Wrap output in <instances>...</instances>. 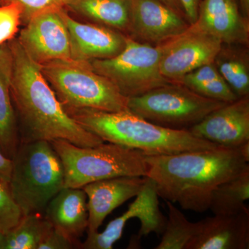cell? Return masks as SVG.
<instances>
[{
	"label": "cell",
	"mask_w": 249,
	"mask_h": 249,
	"mask_svg": "<svg viewBox=\"0 0 249 249\" xmlns=\"http://www.w3.org/2000/svg\"><path fill=\"white\" fill-rule=\"evenodd\" d=\"M147 173L160 197L181 209L203 213L221 183L235 178L249 160V142L172 155L145 156Z\"/></svg>",
	"instance_id": "6da1fadb"
},
{
	"label": "cell",
	"mask_w": 249,
	"mask_h": 249,
	"mask_svg": "<svg viewBox=\"0 0 249 249\" xmlns=\"http://www.w3.org/2000/svg\"><path fill=\"white\" fill-rule=\"evenodd\" d=\"M8 43L13 60L11 98L22 125L20 142L62 139L80 147L103 143L102 139L67 114L40 65L29 56L18 39Z\"/></svg>",
	"instance_id": "7a4b0ae2"
},
{
	"label": "cell",
	"mask_w": 249,
	"mask_h": 249,
	"mask_svg": "<svg viewBox=\"0 0 249 249\" xmlns=\"http://www.w3.org/2000/svg\"><path fill=\"white\" fill-rule=\"evenodd\" d=\"M64 108L73 120L103 142L139 150L145 156L172 155L219 146L196 138L189 131L152 124L129 110Z\"/></svg>",
	"instance_id": "3957f363"
},
{
	"label": "cell",
	"mask_w": 249,
	"mask_h": 249,
	"mask_svg": "<svg viewBox=\"0 0 249 249\" xmlns=\"http://www.w3.org/2000/svg\"><path fill=\"white\" fill-rule=\"evenodd\" d=\"M11 160L10 191L23 215L44 214L64 188L65 172L58 154L47 141L20 142Z\"/></svg>",
	"instance_id": "277c9868"
},
{
	"label": "cell",
	"mask_w": 249,
	"mask_h": 249,
	"mask_svg": "<svg viewBox=\"0 0 249 249\" xmlns=\"http://www.w3.org/2000/svg\"><path fill=\"white\" fill-rule=\"evenodd\" d=\"M65 172L64 187L82 188L88 183L123 176L145 177V155L139 150L107 142L77 146L62 139L50 142Z\"/></svg>",
	"instance_id": "5b68a950"
},
{
	"label": "cell",
	"mask_w": 249,
	"mask_h": 249,
	"mask_svg": "<svg viewBox=\"0 0 249 249\" xmlns=\"http://www.w3.org/2000/svg\"><path fill=\"white\" fill-rule=\"evenodd\" d=\"M41 71L65 108L106 111L128 110L127 100L90 62L55 60L40 65Z\"/></svg>",
	"instance_id": "8992f818"
},
{
	"label": "cell",
	"mask_w": 249,
	"mask_h": 249,
	"mask_svg": "<svg viewBox=\"0 0 249 249\" xmlns=\"http://www.w3.org/2000/svg\"><path fill=\"white\" fill-rule=\"evenodd\" d=\"M226 103L205 98L178 83H170L128 98V110L152 124L188 130Z\"/></svg>",
	"instance_id": "52a82bcc"
},
{
	"label": "cell",
	"mask_w": 249,
	"mask_h": 249,
	"mask_svg": "<svg viewBox=\"0 0 249 249\" xmlns=\"http://www.w3.org/2000/svg\"><path fill=\"white\" fill-rule=\"evenodd\" d=\"M160 46L142 43L126 36L125 46L112 58L90 62L96 73L110 80L127 98L140 96L172 83L160 71Z\"/></svg>",
	"instance_id": "ba28073f"
},
{
	"label": "cell",
	"mask_w": 249,
	"mask_h": 249,
	"mask_svg": "<svg viewBox=\"0 0 249 249\" xmlns=\"http://www.w3.org/2000/svg\"><path fill=\"white\" fill-rule=\"evenodd\" d=\"M223 43L209 34L189 28L181 35L159 45L160 71L172 83L203 65L213 62Z\"/></svg>",
	"instance_id": "9c48e42d"
},
{
	"label": "cell",
	"mask_w": 249,
	"mask_h": 249,
	"mask_svg": "<svg viewBox=\"0 0 249 249\" xmlns=\"http://www.w3.org/2000/svg\"><path fill=\"white\" fill-rule=\"evenodd\" d=\"M26 53L39 65L72 60L70 34L58 10L34 16L18 38Z\"/></svg>",
	"instance_id": "30bf717a"
},
{
	"label": "cell",
	"mask_w": 249,
	"mask_h": 249,
	"mask_svg": "<svg viewBox=\"0 0 249 249\" xmlns=\"http://www.w3.org/2000/svg\"><path fill=\"white\" fill-rule=\"evenodd\" d=\"M191 24L160 0H131L129 37L157 46L181 35Z\"/></svg>",
	"instance_id": "8fae6325"
},
{
	"label": "cell",
	"mask_w": 249,
	"mask_h": 249,
	"mask_svg": "<svg viewBox=\"0 0 249 249\" xmlns=\"http://www.w3.org/2000/svg\"><path fill=\"white\" fill-rule=\"evenodd\" d=\"M188 131L196 138L222 147H238L249 142V96L211 111Z\"/></svg>",
	"instance_id": "7c38bea8"
},
{
	"label": "cell",
	"mask_w": 249,
	"mask_h": 249,
	"mask_svg": "<svg viewBox=\"0 0 249 249\" xmlns=\"http://www.w3.org/2000/svg\"><path fill=\"white\" fill-rule=\"evenodd\" d=\"M70 34L71 59L91 62L116 56L125 46L126 36L102 26L78 22L65 9H59Z\"/></svg>",
	"instance_id": "4fadbf2b"
},
{
	"label": "cell",
	"mask_w": 249,
	"mask_h": 249,
	"mask_svg": "<svg viewBox=\"0 0 249 249\" xmlns=\"http://www.w3.org/2000/svg\"><path fill=\"white\" fill-rule=\"evenodd\" d=\"M192 27L217 37L227 45H248L249 19L236 0H201Z\"/></svg>",
	"instance_id": "5bb4252c"
},
{
	"label": "cell",
	"mask_w": 249,
	"mask_h": 249,
	"mask_svg": "<svg viewBox=\"0 0 249 249\" xmlns=\"http://www.w3.org/2000/svg\"><path fill=\"white\" fill-rule=\"evenodd\" d=\"M145 177L123 176L88 183L82 188L88 198L87 232L98 231L105 219L116 208L142 191Z\"/></svg>",
	"instance_id": "9a60e30c"
},
{
	"label": "cell",
	"mask_w": 249,
	"mask_h": 249,
	"mask_svg": "<svg viewBox=\"0 0 249 249\" xmlns=\"http://www.w3.org/2000/svg\"><path fill=\"white\" fill-rule=\"evenodd\" d=\"M249 209L239 213L214 214L199 221L197 232L188 249H248Z\"/></svg>",
	"instance_id": "2e32d148"
},
{
	"label": "cell",
	"mask_w": 249,
	"mask_h": 249,
	"mask_svg": "<svg viewBox=\"0 0 249 249\" xmlns=\"http://www.w3.org/2000/svg\"><path fill=\"white\" fill-rule=\"evenodd\" d=\"M44 216L78 249L79 239L88 227V198L85 191L82 188L64 187L46 206Z\"/></svg>",
	"instance_id": "e0dca14e"
},
{
	"label": "cell",
	"mask_w": 249,
	"mask_h": 249,
	"mask_svg": "<svg viewBox=\"0 0 249 249\" xmlns=\"http://www.w3.org/2000/svg\"><path fill=\"white\" fill-rule=\"evenodd\" d=\"M12 70V54L6 42L0 45V150L11 160L20 142L11 98Z\"/></svg>",
	"instance_id": "ac0fdd59"
},
{
	"label": "cell",
	"mask_w": 249,
	"mask_h": 249,
	"mask_svg": "<svg viewBox=\"0 0 249 249\" xmlns=\"http://www.w3.org/2000/svg\"><path fill=\"white\" fill-rule=\"evenodd\" d=\"M239 45L223 44L214 63L236 96L242 98L249 95V58Z\"/></svg>",
	"instance_id": "d6986e66"
},
{
	"label": "cell",
	"mask_w": 249,
	"mask_h": 249,
	"mask_svg": "<svg viewBox=\"0 0 249 249\" xmlns=\"http://www.w3.org/2000/svg\"><path fill=\"white\" fill-rule=\"evenodd\" d=\"M178 83L201 96L221 102L231 103L239 98L221 76L214 62L190 72Z\"/></svg>",
	"instance_id": "ffe728a7"
},
{
	"label": "cell",
	"mask_w": 249,
	"mask_h": 249,
	"mask_svg": "<svg viewBox=\"0 0 249 249\" xmlns=\"http://www.w3.org/2000/svg\"><path fill=\"white\" fill-rule=\"evenodd\" d=\"M249 198V165L235 178L219 184L214 189L209 209L214 214L230 215L247 208Z\"/></svg>",
	"instance_id": "44dd1931"
},
{
	"label": "cell",
	"mask_w": 249,
	"mask_h": 249,
	"mask_svg": "<svg viewBox=\"0 0 249 249\" xmlns=\"http://www.w3.org/2000/svg\"><path fill=\"white\" fill-rule=\"evenodd\" d=\"M71 8L107 27L129 31L131 0H78Z\"/></svg>",
	"instance_id": "7402d4cb"
},
{
	"label": "cell",
	"mask_w": 249,
	"mask_h": 249,
	"mask_svg": "<svg viewBox=\"0 0 249 249\" xmlns=\"http://www.w3.org/2000/svg\"><path fill=\"white\" fill-rule=\"evenodd\" d=\"M52 224L42 213L23 215L4 236V249H37L52 230Z\"/></svg>",
	"instance_id": "603a6c76"
},
{
	"label": "cell",
	"mask_w": 249,
	"mask_h": 249,
	"mask_svg": "<svg viewBox=\"0 0 249 249\" xmlns=\"http://www.w3.org/2000/svg\"><path fill=\"white\" fill-rule=\"evenodd\" d=\"M168 208V218L162 232L161 240L155 249H188L194 238L199 222H192L175 204L166 201Z\"/></svg>",
	"instance_id": "cb8c5ba5"
},
{
	"label": "cell",
	"mask_w": 249,
	"mask_h": 249,
	"mask_svg": "<svg viewBox=\"0 0 249 249\" xmlns=\"http://www.w3.org/2000/svg\"><path fill=\"white\" fill-rule=\"evenodd\" d=\"M144 215L145 209L143 205L138 201H134L129 205L128 209L119 217L111 220L103 232H87L86 240L85 242H80L78 249H112L114 244L122 237L127 221L132 218H138L141 220Z\"/></svg>",
	"instance_id": "d4e9b609"
},
{
	"label": "cell",
	"mask_w": 249,
	"mask_h": 249,
	"mask_svg": "<svg viewBox=\"0 0 249 249\" xmlns=\"http://www.w3.org/2000/svg\"><path fill=\"white\" fill-rule=\"evenodd\" d=\"M22 211L11 196L9 183L0 179V232L6 234L20 220Z\"/></svg>",
	"instance_id": "484cf974"
},
{
	"label": "cell",
	"mask_w": 249,
	"mask_h": 249,
	"mask_svg": "<svg viewBox=\"0 0 249 249\" xmlns=\"http://www.w3.org/2000/svg\"><path fill=\"white\" fill-rule=\"evenodd\" d=\"M78 0H3L4 4L16 3L22 10V22L27 23L31 18L49 10L70 7Z\"/></svg>",
	"instance_id": "4316f807"
},
{
	"label": "cell",
	"mask_w": 249,
	"mask_h": 249,
	"mask_svg": "<svg viewBox=\"0 0 249 249\" xmlns=\"http://www.w3.org/2000/svg\"><path fill=\"white\" fill-rule=\"evenodd\" d=\"M22 22V10L16 3L0 5V45L14 38Z\"/></svg>",
	"instance_id": "83f0119b"
},
{
	"label": "cell",
	"mask_w": 249,
	"mask_h": 249,
	"mask_svg": "<svg viewBox=\"0 0 249 249\" xmlns=\"http://www.w3.org/2000/svg\"><path fill=\"white\" fill-rule=\"evenodd\" d=\"M77 249L76 245L70 238L52 228L45 238L39 245L37 249Z\"/></svg>",
	"instance_id": "f1b7e54d"
},
{
	"label": "cell",
	"mask_w": 249,
	"mask_h": 249,
	"mask_svg": "<svg viewBox=\"0 0 249 249\" xmlns=\"http://www.w3.org/2000/svg\"><path fill=\"white\" fill-rule=\"evenodd\" d=\"M187 21L190 24H194L197 18L198 10L201 0H179Z\"/></svg>",
	"instance_id": "f546056e"
},
{
	"label": "cell",
	"mask_w": 249,
	"mask_h": 249,
	"mask_svg": "<svg viewBox=\"0 0 249 249\" xmlns=\"http://www.w3.org/2000/svg\"><path fill=\"white\" fill-rule=\"evenodd\" d=\"M12 169V160L8 158L0 150V179L9 183Z\"/></svg>",
	"instance_id": "4dcf8cb0"
},
{
	"label": "cell",
	"mask_w": 249,
	"mask_h": 249,
	"mask_svg": "<svg viewBox=\"0 0 249 249\" xmlns=\"http://www.w3.org/2000/svg\"><path fill=\"white\" fill-rule=\"evenodd\" d=\"M160 1H162L163 4L169 6L170 8H171V9H173L174 11H176V12L178 13V14L181 15V16L186 18V16H185V13L184 11H183L182 5H181L179 0H160Z\"/></svg>",
	"instance_id": "1f68e13d"
},
{
	"label": "cell",
	"mask_w": 249,
	"mask_h": 249,
	"mask_svg": "<svg viewBox=\"0 0 249 249\" xmlns=\"http://www.w3.org/2000/svg\"><path fill=\"white\" fill-rule=\"evenodd\" d=\"M242 14L247 19L249 16V0H239Z\"/></svg>",
	"instance_id": "d6a6232c"
},
{
	"label": "cell",
	"mask_w": 249,
	"mask_h": 249,
	"mask_svg": "<svg viewBox=\"0 0 249 249\" xmlns=\"http://www.w3.org/2000/svg\"><path fill=\"white\" fill-rule=\"evenodd\" d=\"M4 236L5 234L0 232V249H4Z\"/></svg>",
	"instance_id": "836d02e7"
},
{
	"label": "cell",
	"mask_w": 249,
	"mask_h": 249,
	"mask_svg": "<svg viewBox=\"0 0 249 249\" xmlns=\"http://www.w3.org/2000/svg\"><path fill=\"white\" fill-rule=\"evenodd\" d=\"M4 4V1H3V0H0V5Z\"/></svg>",
	"instance_id": "e575fe53"
}]
</instances>
